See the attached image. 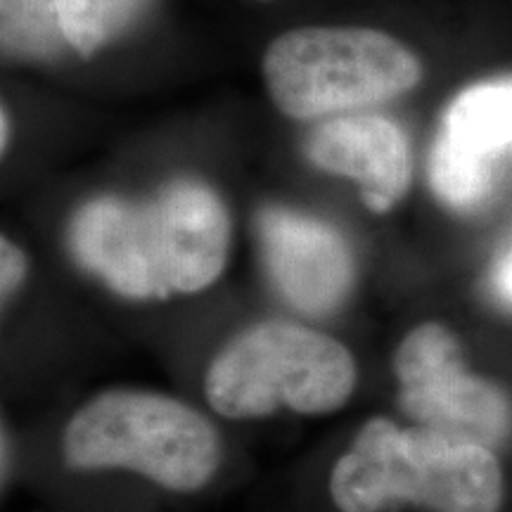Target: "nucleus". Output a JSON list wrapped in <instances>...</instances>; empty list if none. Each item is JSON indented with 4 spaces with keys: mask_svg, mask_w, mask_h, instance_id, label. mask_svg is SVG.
Returning a JSON list of instances; mask_svg holds the SVG:
<instances>
[{
    "mask_svg": "<svg viewBox=\"0 0 512 512\" xmlns=\"http://www.w3.org/2000/svg\"><path fill=\"white\" fill-rule=\"evenodd\" d=\"M81 266L133 299L200 292L226 266L230 221L207 185L176 181L147 202L102 197L69 230Z\"/></svg>",
    "mask_w": 512,
    "mask_h": 512,
    "instance_id": "1",
    "label": "nucleus"
},
{
    "mask_svg": "<svg viewBox=\"0 0 512 512\" xmlns=\"http://www.w3.org/2000/svg\"><path fill=\"white\" fill-rule=\"evenodd\" d=\"M306 150L320 169L358 181L363 202L375 211L392 209L411 183L406 133L377 114L325 121L311 133Z\"/></svg>",
    "mask_w": 512,
    "mask_h": 512,
    "instance_id": "8",
    "label": "nucleus"
},
{
    "mask_svg": "<svg viewBox=\"0 0 512 512\" xmlns=\"http://www.w3.org/2000/svg\"><path fill=\"white\" fill-rule=\"evenodd\" d=\"M394 370L401 384V408L420 427L486 448L508 439V396L465 368L458 339L444 325L415 328L396 351Z\"/></svg>",
    "mask_w": 512,
    "mask_h": 512,
    "instance_id": "6",
    "label": "nucleus"
},
{
    "mask_svg": "<svg viewBox=\"0 0 512 512\" xmlns=\"http://www.w3.org/2000/svg\"><path fill=\"white\" fill-rule=\"evenodd\" d=\"M437 140L460 155L496 166L512 145V79L465 88L448 105Z\"/></svg>",
    "mask_w": 512,
    "mask_h": 512,
    "instance_id": "9",
    "label": "nucleus"
},
{
    "mask_svg": "<svg viewBox=\"0 0 512 512\" xmlns=\"http://www.w3.org/2000/svg\"><path fill=\"white\" fill-rule=\"evenodd\" d=\"M259 240L273 285L294 309L323 316L344 302L354 264L335 228L285 209H264Z\"/></svg>",
    "mask_w": 512,
    "mask_h": 512,
    "instance_id": "7",
    "label": "nucleus"
},
{
    "mask_svg": "<svg viewBox=\"0 0 512 512\" xmlns=\"http://www.w3.org/2000/svg\"><path fill=\"white\" fill-rule=\"evenodd\" d=\"M72 467H128L176 491L200 489L219 465L214 427L185 403L147 392H107L64 432Z\"/></svg>",
    "mask_w": 512,
    "mask_h": 512,
    "instance_id": "3",
    "label": "nucleus"
},
{
    "mask_svg": "<svg viewBox=\"0 0 512 512\" xmlns=\"http://www.w3.org/2000/svg\"><path fill=\"white\" fill-rule=\"evenodd\" d=\"M3 50L15 57H53L64 34L53 0H0Z\"/></svg>",
    "mask_w": 512,
    "mask_h": 512,
    "instance_id": "11",
    "label": "nucleus"
},
{
    "mask_svg": "<svg viewBox=\"0 0 512 512\" xmlns=\"http://www.w3.org/2000/svg\"><path fill=\"white\" fill-rule=\"evenodd\" d=\"M354 358L342 344L292 323L242 332L211 363L207 399L226 418H259L287 406L328 413L354 392Z\"/></svg>",
    "mask_w": 512,
    "mask_h": 512,
    "instance_id": "5",
    "label": "nucleus"
},
{
    "mask_svg": "<svg viewBox=\"0 0 512 512\" xmlns=\"http://www.w3.org/2000/svg\"><path fill=\"white\" fill-rule=\"evenodd\" d=\"M8 114L3 112V147H5V143H8Z\"/></svg>",
    "mask_w": 512,
    "mask_h": 512,
    "instance_id": "14",
    "label": "nucleus"
},
{
    "mask_svg": "<svg viewBox=\"0 0 512 512\" xmlns=\"http://www.w3.org/2000/svg\"><path fill=\"white\" fill-rule=\"evenodd\" d=\"M64 41L83 57L119 36L143 10L145 0H53Z\"/></svg>",
    "mask_w": 512,
    "mask_h": 512,
    "instance_id": "10",
    "label": "nucleus"
},
{
    "mask_svg": "<svg viewBox=\"0 0 512 512\" xmlns=\"http://www.w3.org/2000/svg\"><path fill=\"white\" fill-rule=\"evenodd\" d=\"M496 287L501 292V297L512 304V252L505 254L496 268Z\"/></svg>",
    "mask_w": 512,
    "mask_h": 512,
    "instance_id": "13",
    "label": "nucleus"
},
{
    "mask_svg": "<svg viewBox=\"0 0 512 512\" xmlns=\"http://www.w3.org/2000/svg\"><path fill=\"white\" fill-rule=\"evenodd\" d=\"M0 252H3V264H0V273H3V297H8L22 283L24 273H27V259H24V254L10 240H3Z\"/></svg>",
    "mask_w": 512,
    "mask_h": 512,
    "instance_id": "12",
    "label": "nucleus"
},
{
    "mask_svg": "<svg viewBox=\"0 0 512 512\" xmlns=\"http://www.w3.org/2000/svg\"><path fill=\"white\" fill-rule=\"evenodd\" d=\"M264 76L280 110L313 119L411 91L422 67L411 50L382 31L299 29L268 46Z\"/></svg>",
    "mask_w": 512,
    "mask_h": 512,
    "instance_id": "4",
    "label": "nucleus"
},
{
    "mask_svg": "<svg viewBox=\"0 0 512 512\" xmlns=\"http://www.w3.org/2000/svg\"><path fill=\"white\" fill-rule=\"evenodd\" d=\"M339 510L377 512L415 503L434 512H498L501 465L491 448L389 420H370L330 477Z\"/></svg>",
    "mask_w": 512,
    "mask_h": 512,
    "instance_id": "2",
    "label": "nucleus"
}]
</instances>
